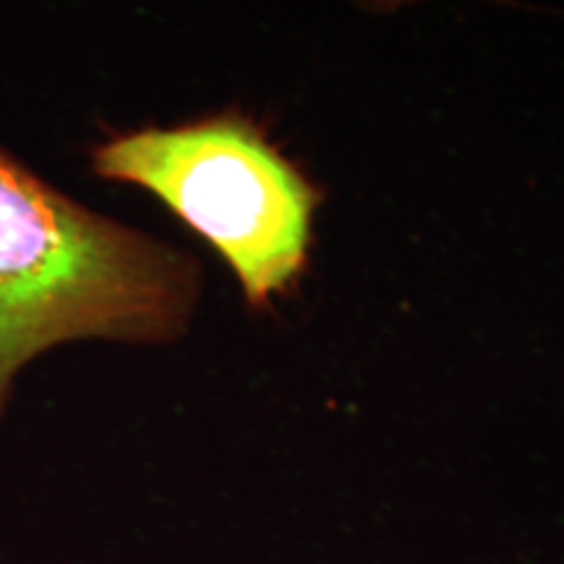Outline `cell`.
<instances>
[{
    "instance_id": "1",
    "label": "cell",
    "mask_w": 564,
    "mask_h": 564,
    "mask_svg": "<svg viewBox=\"0 0 564 564\" xmlns=\"http://www.w3.org/2000/svg\"><path fill=\"white\" fill-rule=\"evenodd\" d=\"M202 299V267L84 207L0 144V421L17 377L76 340L173 345Z\"/></svg>"
},
{
    "instance_id": "2",
    "label": "cell",
    "mask_w": 564,
    "mask_h": 564,
    "mask_svg": "<svg viewBox=\"0 0 564 564\" xmlns=\"http://www.w3.org/2000/svg\"><path fill=\"white\" fill-rule=\"evenodd\" d=\"M89 167L165 204L220 253L253 312L306 272L322 194L246 112L110 133L89 150Z\"/></svg>"
}]
</instances>
